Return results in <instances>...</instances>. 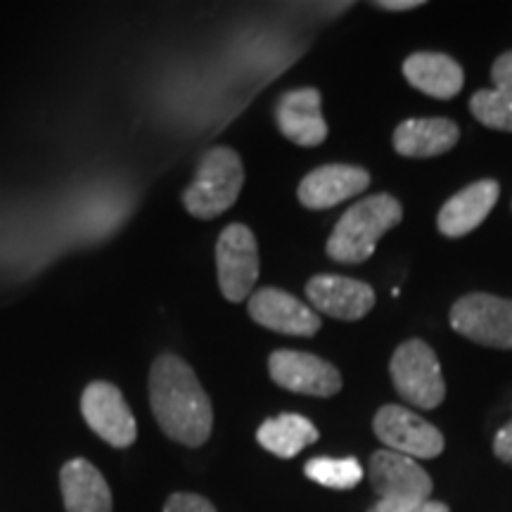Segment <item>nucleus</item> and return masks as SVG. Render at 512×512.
Instances as JSON below:
<instances>
[{"label": "nucleus", "mask_w": 512, "mask_h": 512, "mask_svg": "<svg viewBox=\"0 0 512 512\" xmlns=\"http://www.w3.org/2000/svg\"><path fill=\"white\" fill-rule=\"evenodd\" d=\"M150 406L162 432L197 448L214 430V408L195 370L176 354H162L150 368Z\"/></svg>", "instance_id": "nucleus-1"}, {"label": "nucleus", "mask_w": 512, "mask_h": 512, "mask_svg": "<svg viewBox=\"0 0 512 512\" xmlns=\"http://www.w3.org/2000/svg\"><path fill=\"white\" fill-rule=\"evenodd\" d=\"M403 219V207L389 192L358 200L344 211L335 223V230L328 238L325 252L339 264H363L375 254L389 230L396 228Z\"/></svg>", "instance_id": "nucleus-2"}, {"label": "nucleus", "mask_w": 512, "mask_h": 512, "mask_svg": "<svg viewBox=\"0 0 512 512\" xmlns=\"http://www.w3.org/2000/svg\"><path fill=\"white\" fill-rule=\"evenodd\" d=\"M245 185V166L230 147H211L200 162L195 181L183 192V207L190 216L211 221L238 202Z\"/></svg>", "instance_id": "nucleus-3"}, {"label": "nucleus", "mask_w": 512, "mask_h": 512, "mask_svg": "<svg viewBox=\"0 0 512 512\" xmlns=\"http://www.w3.org/2000/svg\"><path fill=\"white\" fill-rule=\"evenodd\" d=\"M394 389L403 401L415 408L434 411L446 399V382L441 375L439 358L425 339H406L399 344L389 363Z\"/></svg>", "instance_id": "nucleus-4"}, {"label": "nucleus", "mask_w": 512, "mask_h": 512, "mask_svg": "<svg viewBox=\"0 0 512 512\" xmlns=\"http://www.w3.org/2000/svg\"><path fill=\"white\" fill-rule=\"evenodd\" d=\"M448 320L451 328L470 342L491 349H512V299L470 292L451 306Z\"/></svg>", "instance_id": "nucleus-5"}, {"label": "nucleus", "mask_w": 512, "mask_h": 512, "mask_svg": "<svg viewBox=\"0 0 512 512\" xmlns=\"http://www.w3.org/2000/svg\"><path fill=\"white\" fill-rule=\"evenodd\" d=\"M216 271L221 294L228 302L240 304L252 297L259 280V245L245 223H230L216 242Z\"/></svg>", "instance_id": "nucleus-6"}, {"label": "nucleus", "mask_w": 512, "mask_h": 512, "mask_svg": "<svg viewBox=\"0 0 512 512\" xmlns=\"http://www.w3.org/2000/svg\"><path fill=\"white\" fill-rule=\"evenodd\" d=\"M373 432L389 451L413 460L439 458L446 446L444 434L432 422L396 403H387L375 413Z\"/></svg>", "instance_id": "nucleus-7"}, {"label": "nucleus", "mask_w": 512, "mask_h": 512, "mask_svg": "<svg viewBox=\"0 0 512 512\" xmlns=\"http://www.w3.org/2000/svg\"><path fill=\"white\" fill-rule=\"evenodd\" d=\"M268 373L287 392L330 399L342 392V373L330 361L316 354L294 349H278L268 356Z\"/></svg>", "instance_id": "nucleus-8"}, {"label": "nucleus", "mask_w": 512, "mask_h": 512, "mask_svg": "<svg viewBox=\"0 0 512 512\" xmlns=\"http://www.w3.org/2000/svg\"><path fill=\"white\" fill-rule=\"evenodd\" d=\"M368 479L380 501H432L434 482L418 460L380 448L368 460Z\"/></svg>", "instance_id": "nucleus-9"}, {"label": "nucleus", "mask_w": 512, "mask_h": 512, "mask_svg": "<svg viewBox=\"0 0 512 512\" xmlns=\"http://www.w3.org/2000/svg\"><path fill=\"white\" fill-rule=\"evenodd\" d=\"M81 413L88 427L114 448L131 446L138 437L136 418L124 394L110 382H91L83 389Z\"/></svg>", "instance_id": "nucleus-10"}, {"label": "nucleus", "mask_w": 512, "mask_h": 512, "mask_svg": "<svg viewBox=\"0 0 512 512\" xmlns=\"http://www.w3.org/2000/svg\"><path fill=\"white\" fill-rule=\"evenodd\" d=\"M247 311L261 328L290 337H313L320 330V316L311 306L278 287H261L247 299Z\"/></svg>", "instance_id": "nucleus-11"}, {"label": "nucleus", "mask_w": 512, "mask_h": 512, "mask_svg": "<svg viewBox=\"0 0 512 512\" xmlns=\"http://www.w3.org/2000/svg\"><path fill=\"white\" fill-rule=\"evenodd\" d=\"M306 297L318 313L337 320H361L375 306L373 287L335 273L313 275L306 283Z\"/></svg>", "instance_id": "nucleus-12"}, {"label": "nucleus", "mask_w": 512, "mask_h": 512, "mask_svg": "<svg viewBox=\"0 0 512 512\" xmlns=\"http://www.w3.org/2000/svg\"><path fill=\"white\" fill-rule=\"evenodd\" d=\"M368 185L370 174L366 169H361V166L325 164L304 176V181L299 183L297 197L302 202V207L323 211L361 195L363 190H368Z\"/></svg>", "instance_id": "nucleus-13"}, {"label": "nucleus", "mask_w": 512, "mask_h": 512, "mask_svg": "<svg viewBox=\"0 0 512 512\" xmlns=\"http://www.w3.org/2000/svg\"><path fill=\"white\" fill-rule=\"evenodd\" d=\"M498 197H501V185L494 178H484L467 185L448 200L437 214V228L444 238H465L472 230L482 226L494 211Z\"/></svg>", "instance_id": "nucleus-14"}, {"label": "nucleus", "mask_w": 512, "mask_h": 512, "mask_svg": "<svg viewBox=\"0 0 512 512\" xmlns=\"http://www.w3.org/2000/svg\"><path fill=\"white\" fill-rule=\"evenodd\" d=\"M323 100L316 88H297L287 91L275 107V124L280 133L299 147H318L328 138V124H325Z\"/></svg>", "instance_id": "nucleus-15"}, {"label": "nucleus", "mask_w": 512, "mask_h": 512, "mask_svg": "<svg viewBox=\"0 0 512 512\" xmlns=\"http://www.w3.org/2000/svg\"><path fill=\"white\" fill-rule=\"evenodd\" d=\"M460 140L456 121L446 117L406 119L394 128V150L408 159H432L446 155Z\"/></svg>", "instance_id": "nucleus-16"}, {"label": "nucleus", "mask_w": 512, "mask_h": 512, "mask_svg": "<svg viewBox=\"0 0 512 512\" xmlns=\"http://www.w3.org/2000/svg\"><path fill=\"white\" fill-rule=\"evenodd\" d=\"M403 76L415 91L430 95L437 100H451L463 91L465 72L463 67L446 53H413L403 62Z\"/></svg>", "instance_id": "nucleus-17"}, {"label": "nucleus", "mask_w": 512, "mask_h": 512, "mask_svg": "<svg viewBox=\"0 0 512 512\" xmlns=\"http://www.w3.org/2000/svg\"><path fill=\"white\" fill-rule=\"evenodd\" d=\"M62 501L67 512H112V491L102 472L83 458L69 460L60 472Z\"/></svg>", "instance_id": "nucleus-18"}, {"label": "nucleus", "mask_w": 512, "mask_h": 512, "mask_svg": "<svg viewBox=\"0 0 512 512\" xmlns=\"http://www.w3.org/2000/svg\"><path fill=\"white\" fill-rule=\"evenodd\" d=\"M318 430L309 418L299 413H283L278 418H268L256 430V441L273 456L290 460L304 451L306 446L316 444Z\"/></svg>", "instance_id": "nucleus-19"}, {"label": "nucleus", "mask_w": 512, "mask_h": 512, "mask_svg": "<svg viewBox=\"0 0 512 512\" xmlns=\"http://www.w3.org/2000/svg\"><path fill=\"white\" fill-rule=\"evenodd\" d=\"M304 475L325 489L349 491L361 484L363 467L354 456L347 458H311L304 465Z\"/></svg>", "instance_id": "nucleus-20"}, {"label": "nucleus", "mask_w": 512, "mask_h": 512, "mask_svg": "<svg viewBox=\"0 0 512 512\" xmlns=\"http://www.w3.org/2000/svg\"><path fill=\"white\" fill-rule=\"evenodd\" d=\"M470 112L479 124L494 131L512 133V93L501 88H482L470 98Z\"/></svg>", "instance_id": "nucleus-21"}, {"label": "nucleus", "mask_w": 512, "mask_h": 512, "mask_svg": "<svg viewBox=\"0 0 512 512\" xmlns=\"http://www.w3.org/2000/svg\"><path fill=\"white\" fill-rule=\"evenodd\" d=\"M368 512H451L441 501H377Z\"/></svg>", "instance_id": "nucleus-22"}, {"label": "nucleus", "mask_w": 512, "mask_h": 512, "mask_svg": "<svg viewBox=\"0 0 512 512\" xmlns=\"http://www.w3.org/2000/svg\"><path fill=\"white\" fill-rule=\"evenodd\" d=\"M164 512H216L214 503L197 494H174L164 503Z\"/></svg>", "instance_id": "nucleus-23"}, {"label": "nucleus", "mask_w": 512, "mask_h": 512, "mask_svg": "<svg viewBox=\"0 0 512 512\" xmlns=\"http://www.w3.org/2000/svg\"><path fill=\"white\" fill-rule=\"evenodd\" d=\"M491 81H494V88L512 93V50L510 53H503L494 62V67H491Z\"/></svg>", "instance_id": "nucleus-24"}, {"label": "nucleus", "mask_w": 512, "mask_h": 512, "mask_svg": "<svg viewBox=\"0 0 512 512\" xmlns=\"http://www.w3.org/2000/svg\"><path fill=\"white\" fill-rule=\"evenodd\" d=\"M494 456L501 460V463L512 467V420L508 425H503L501 430L496 432L494 437Z\"/></svg>", "instance_id": "nucleus-25"}, {"label": "nucleus", "mask_w": 512, "mask_h": 512, "mask_svg": "<svg viewBox=\"0 0 512 512\" xmlns=\"http://www.w3.org/2000/svg\"><path fill=\"white\" fill-rule=\"evenodd\" d=\"M422 0H380V3H375V8L380 10H387V12H406V10H415V8H422Z\"/></svg>", "instance_id": "nucleus-26"}]
</instances>
